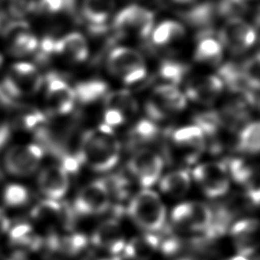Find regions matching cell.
<instances>
[{
  "instance_id": "cb8c5ba5",
  "label": "cell",
  "mask_w": 260,
  "mask_h": 260,
  "mask_svg": "<svg viewBox=\"0 0 260 260\" xmlns=\"http://www.w3.org/2000/svg\"><path fill=\"white\" fill-rule=\"evenodd\" d=\"M216 14L215 5L210 2H205L185 11L182 16L189 24L202 29V34H204L210 32L209 27L212 25Z\"/></svg>"
},
{
  "instance_id": "7c38bea8",
  "label": "cell",
  "mask_w": 260,
  "mask_h": 260,
  "mask_svg": "<svg viewBox=\"0 0 260 260\" xmlns=\"http://www.w3.org/2000/svg\"><path fill=\"white\" fill-rule=\"evenodd\" d=\"M219 42L232 53L242 54L256 41V31L252 25L241 18L229 19L220 29Z\"/></svg>"
},
{
  "instance_id": "f546056e",
  "label": "cell",
  "mask_w": 260,
  "mask_h": 260,
  "mask_svg": "<svg viewBox=\"0 0 260 260\" xmlns=\"http://www.w3.org/2000/svg\"><path fill=\"white\" fill-rule=\"evenodd\" d=\"M10 243L15 247L35 250L41 246V239L34 231L32 226L26 222L17 223L9 229Z\"/></svg>"
},
{
  "instance_id": "4fadbf2b",
  "label": "cell",
  "mask_w": 260,
  "mask_h": 260,
  "mask_svg": "<svg viewBox=\"0 0 260 260\" xmlns=\"http://www.w3.org/2000/svg\"><path fill=\"white\" fill-rule=\"evenodd\" d=\"M46 101L52 115H67L74 107V90L65 80L55 74H51L47 77Z\"/></svg>"
},
{
  "instance_id": "30bf717a",
  "label": "cell",
  "mask_w": 260,
  "mask_h": 260,
  "mask_svg": "<svg viewBox=\"0 0 260 260\" xmlns=\"http://www.w3.org/2000/svg\"><path fill=\"white\" fill-rule=\"evenodd\" d=\"M164 161L153 150H137L128 161V169L143 188H149L160 179Z\"/></svg>"
},
{
  "instance_id": "ab89813d",
  "label": "cell",
  "mask_w": 260,
  "mask_h": 260,
  "mask_svg": "<svg viewBox=\"0 0 260 260\" xmlns=\"http://www.w3.org/2000/svg\"><path fill=\"white\" fill-rule=\"evenodd\" d=\"M76 0H41L40 9L46 13H59L72 11Z\"/></svg>"
},
{
  "instance_id": "d6a6232c",
  "label": "cell",
  "mask_w": 260,
  "mask_h": 260,
  "mask_svg": "<svg viewBox=\"0 0 260 260\" xmlns=\"http://www.w3.org/2000/svg\"><path fill=\"white\" fill-rule=\"evenodd\" d=\"M187 72V67L179 62L172 60H165L159 66L158 74L167 82L176 86L179 84Z\"/></svg>"
},
{
  "instance_id": "52a82bcc",
  "label": "cell",
  "mask_w": 260,
  "mask_h": 260,
  "mask_svg": "<svg viewBox=\"0 0 260 260\" xmlns=\"http://www.w3.org/2000/svg\"><path fill=\"white\" fill-rule=\"evenodd\" d=\"M153 24V13L139 5H130L123 8L114 19V29L120 36L147 38L152 31Z\"/></svg>"
},
{
  "instance_id": "8fae6325",
  "label": "cell",
  "mask_w": 260,
  "mask_h": 260,
  "mask_svg": "<svg viewBox=\"0 0 260 260\" xmlns=\"http://www.w3.org/2000/svg\"><path fill=\"white\" fill-rule=\"evenodd\" d=\"M111 203L110 193L105 180H95L84 186L76 195L73 209L83 215L101 214Z\"/></svg>"
},
{
  "instance_id": "836d02e7",
  "label": "cell",
  "mask_w": 260,
  "mask_h": 260,
  "mask_svg": "<svg viewBox=\"0 0 260 260\" xmlns=\"http://www.w3.org/2000/svg\"><path fill=\"white\" fill-rule=\"evenodd\" d=\"M29 200V192L26 187L12 183L7 185L3 190V202L8 207H20L25 205Z\"/></svg>"
},
{
  "instance_id": "b9f144b4",
  "label": "cell",
  "mask_w": 260,
  "mask_h": 260,
  "mask_svg": "<svg viewBox=\"0 0 260 260\" xmlns=\"http://www.w3.org/2000/svg\"><path fill=\"white\" fill-rule=\"evenodd\" d=\"M10 229V220L6 213L0 208V237L7 234Z\"/></svg>"
},
{
  "instance_id": "484cf974",
  "label": "cell",
  "mask_w": 260,
  "mask_h": 260,
  "mask_svg": "<svg viewBox=\"0 0 260 260\" xmlns=\"http://www.w3.org/2000/svg\"><path fill=\"white\" fill-rule=\"evenodd\" d=\"M201 39L195 50V59L207 64H218L222 57V45L211 37L210 32L201 34Z\"/></svg>"
},
{
  "instance_id": "74e56055",
  "label": "cell",
  "mask_w": 260,
  "mask_h": 260,
  "mask_svg": "<svg viewBox=\"0 0 260 260\" xmlns=\"http://www.w3.org/2000/svg\"><path fill=\"white\" fill-rule=\"evenodd\" d=\"M243 76L249 86L253 91H257L259 88V56L256 54L254 57L250 58L241 67Z\"/></svg>"
},
{
  "instance_id": "4316f807",
  "label": "cell",
  "mask_w": 260,
  "mask_h": 260,
  "mask_svg": "<svg viewBox=\"0 0 260 260\" xmlns=\"http://www.w3.org/2000/svg\"><path fill=\"white\" fill-rule=\"evenodd\" d=\"M88 240L81 234H72L63 237H51L49 247L64 256H75L81 253L87 246Z\"/></svg>"
},
{
  "instance_id": "bcb514c9",
  "label": "cell",
  "mask_w": 260,
  "mask_h": 260,
  "mask_svg": "<svg viewBox=\"0 0 260 260\" xmlns=\"http://www.w3.org/2000/svg\"><path fill=\"white\" fill-rule=\"evenodd\" d=\"M2 64H3V56H2V54H1V52H0V68H1Z\"/></svg>"
},
{
  "instance_id": "2e32d148",
  "label": "cell",
  "mask_w": 260,
  "mask_h": 260,
  "mask_svg": "<svg viewBox=\"0 0 260 260\" xmlns=\"http://www.w3.org/2000/svg\"><path fill=\"white\" fill-rule=\"evenodd\" d=\"M91 243L113 255L123 252L126 241L120 223L116 219L103 221L93 232Z\"/></svg>"
},
{
  "instance_id": "60d3db41",
  "label": "cell",
  "mask_w": 260,
  "mask_h": 260,
  "mask_svg": "<svg viewBox=\"0 0 260 260\" xmlns=\"http://www.w3.org/2000/svg\"><path fill=\"white\" fill-rule=\"evenodd\" d=\"M126 120V117L119 111L111 108H107L104 113V124L110 128L119 126L123 124Z\"/></svg>"
},
{
  "instance_id": "d6986e66",
  "label": "cell",
  "mask_w": 260,
  "mask_h": 260,
  "mask_svg": "<svg viewBox=\"0 0 260 260\" xmlns=\"http://www.w3.org/2000/svg\"><path fill=\"white\" fill-rule=\"evenodd\" d=\"M234 244L239 255L249 258L258 247V221L254 218H245L237 221L232 230Z\"/></svg>"
},
{
  "instance_id": "4dcf8cb0",
  "label": "cell",
  "mask_w": 260,
  "mask_h": 260,
  "mask_svg": "<svg viewBox=\"0 0 260 260\" xmlns=\"http://www.w3.org/2000/svg\"><path fill=\"white\" fill-rule=\"evenodd\" d=\"M185 35L184 26L174 20H166L159 23L151 31V41L155 46H167L183 38Z\"/></svg>"
},
{
  "instance_id": "9c48e42d",
  "label": "cell",
  "mask_w": 260,
  "mask_h": 260,
  "mask_svg": "<svg viewBox=\"0 0 260 260\" xmlns=\"http://www.w3.org/2000/svg\"><path fill=\"white\" fill-rule=\"evenodd\" d=\"M192 176L202 191L210 198L224 195L230 188L226 166L218 161L203 162L195 167Z\"/></svg>"
},
{
  "instance_id": "603a6c76",
  "label": "cell",
  "mask_w": 260,
  "mask_h": 260,
  "mask_svg": "<svg viewBox=\"0 0 260 260\" xmlns=\"http://www.w3.org/2000/svg\"><path fill=\"white\" fill-rule=\"evenodd\" d=\"M191 186L190 174L185 170L173 171L159 179V189L165 194L179 198L186 195Z\"/></svg>"
},
{
  "instance_id": "d4e9b609",
  "label": "cell",
  "mask_w": 260,
  "mask_h": 260,
  "mask_svg": "<svg viewBox=\"0 0 260 260\" xmlns=\"http://www.w3.org/2000/svg\"><path fill=\"white\" fill-rule=\"evenodd\" d=\"M114 8V0H83L82 13L90 25L99 27L105 24Z\"/></svg>"
},
{
  "instance_id": "7bdbcfd3",
  "label": "cell",
  "mask_w": 260,
  "mask_h": 260,
  "mask_svg": "<svg viewBox=\"0 0 260 260\" xmlns=\"http://www.w3.org/2000/svg\"><path fill=\"white\" fill-rule=\"evenodd\" d=\"M228 260H249V258L238 254V255H236V256H234V257H231V258L228 259Z\"/></svg>"
},
{
  "instance_id": "7402d4cb",
  "label": "cell",
  "mask_w": 260,
  "mask_h": 260,
  "mask_svg": "<svg viewBox=\"0 0 260 260\" xmlns=\"http://www.w3.org/2000/svg\"><path fill=\"white\" fill-rule=\"evenodd\" d=\"M159 238L152 234L134 237L126 242L123 249L125 256L131 260H149L156 249H158Z\"/></svg>"
},
{
  "instance_id": "ac0fdd59",
  "label": "cell",
  "mask_w": 260,
  "mask_h": 260,
  "mask_svg": "<svg viewBox=\"0 0 260 260\" xmlns=\"http://www.w3.org/2000/svg\"><path fill=\"white\" fill-rule=\"evenodd\" d=\"M5 41L9 52L15 56L28 55L39 47L38 39L23 22L9 25L5 34Z\"/></svg>"
},
{
  "instance_id": "6da1fadb",
  "label": "cell",
  "mask_w": 260,
  "mask_h": 260,
  "mask_svg": "<svg viewBox=\"0 0 260 260\" xmlns=\"http://www.w3.org/2000/svg\"><path fill=\"white\" fill-rule=\"evenodd\" d=\"M120 151V143L112 128L103 124L83 133L76 156L95 172H108L117 165Z\"/></svg>"
},
{
  "instance_id": "8992f818",
  "label": "cell",
  "mask_w": 260,
  "mask_h": 260,
  "mask_svg": "<svg viewBox=\"0 0 260 260\" xmlns=\"http://www.w3.org/2000/svg\"><path fill=\"white\" fill-rule=\"evenodd\" d=\"M43 84V78L30 63L17 62L10 66L5 77L4 86L7 92L16 98L29 96L37 93Z\"/></svg>"
},
{
  "instance_id": "44dd1931",
  "label": "cell",
  "mask_w": 260,
  "mask_h": 260,
  "mask_svg": "<svg viewBox=\"0 0 260 260\" xmlns=\"http://www.w3.org/2000/svg\"><path fill=\"white\" fill-rule=\"evenodd\" d=\"M56 53L73 62H82L88 56L86 40L79 32H69L60 40H56Z\"/></svg>"
},
{
  "instance_id": "83f0119b",
  "label": "cell",
  "mask_w": 260,
  "mask_h": 260,
  "mask_svg": "<svg viewBox=\"0 0 260 260\" xmlns=\"http://www.w3.org/2000/svg\"><path fill=\"white\" fill-rule=\"evenodd\" d=\"M106 108L115 109L127 117L134 115L138 110V105L135 98L130 91L125 89H118L107 92L104 98Z\"/></svg>"
},
{
  "instance_id": "ffe728a7",
  "label": "cell",
  "mask_w": 260,
  "mask_h": 260,
  "mask_svg": "<svg viewBox=\"0 0 260 260\" xmlns=\"http://www.w3.org/2000/svg\"><path fill=\"white\" fill-rule=\"evenodd\" d=\"M31 216L42 222L62 223L68 226L71 222V211L58 200L45 199L35 206L31 210Z\"/></svg>"
},
{
  "instance_id": "e0dca14e",
  "label": "cell",
  "mask_w": 260,
  "mask_h": 260,
  "mask_svg": "<svg viewBox=\"0 0 260 260\" xmlns=\"http://www.w3.org/2000/svg\"><path fill=\"white\" fill-rule=\"evenodd\" d=\"M172 138L176 148L183 152L187 159L194 160L206 146L205 136L197 125L184 126L177 129Z\"/></svg>"
},
{
  "instance_id": "ba28073f",
  "label": "cell",
  "mask_w": 260,
  "mask_h": 260,
  "mask_svg": "<svg viewBox=\"0 0 260 260\" xmlns=\"http://www.w3.org/2000/svg\"><path fill=\"white\" fill-rule=\"evenodd\" d=\"M187 104L184 93L171 84H159L154 87L146 102L145 111L152 120H162L171 114L182 111Z\"/></svg>"
},
{
  "instance_id": "e575fe53",
  "label": "cell",
  "mask_w": 260,
  "mask_h": 260,
  "mask_svg": "<svg viewBox=\"0 0 260 260\" xmlns=\"http://www.w3.org/2000/svg\"><path fill=\"white\" fill-rule=\"evenodd\" d=\"M229 175L241 184H249L253 180L255 174L251 164L246 161L244 158H233L226 166Z\"/></svg>"
},
{
  "instance_id": "f6af8a7d",
  "label": "cell",
  "mask_w": 260,
  "mask_h": 260,
  "mask_svg": "<svg viewBox=\"0 0 260 260\" xmlns=\"http://www.w3.org/2000/svg\"><path fill=\"white\" fill-rule=\"evenodd\" d=\"M170 1L179 2V3H187V2H190V1H193V0H170Z\"/></svg>"
},
{
  "instance_id": "1f68e13d",
  "label": "cell",
  "mask_w": 260,
  "mask_h": 260,
  "mask_svg": "<svg viewBox=\"0 0 260 260\" xmlns=\"http://www.w3.org/2000/svg\"><path fill=\"white\" fill-rule=\"evenodd\" d=\"M260 125L257 121L246 125L240 132L237 147L248 153H257L260 148Z\"/></svg>"
},
{
  "instance_id": "7a4b0ae2",
  "label": "cell",
  "mask_w": 260,
  "mask_h": 260,
  "mask_svg": "<svg viewBox=\"0 0 260 260\" xmlns=\"http://www.w3.org/2000/svg\"><path fill=\"white\" fill-rule=\"evenodd\" d=\"M127 213L140 229L154 233L166 222L167 210L158 194L150 189L141 190L130 201Z\"/></svg>"
},
{
  "instance_id": "f35d334b",
  "label": "cell",
  "mask_w": 260,
  "mask_h": 260,
  "mask_svg": "<svg viewBox=\"0 0 260 260\" xmlns=\"http://www.w3.org/2000/svg\"><path fill=\"white\" fill-rule=\"evenodd\" d=\"M105 181L111 198L114 196L115 198L122 199L127 196L129 192V182L124 177L117 175Z\"/></svg>"
},
{
  "instance_id": "ee69618b",
  "label": "cell",
  "mask_w": 260,
  "mask_h": 260,
  "mask_svg": "<svg viewBox=\"0 0 260 260\" xmlns=\"http://www.w3.org/2000/svg\"><path fill=\"white\" fill-rule=\"evenodd\" d=\"M101 260H121V259L119 257H117V256H112V257L104 258V259H101Z\"/></svg>"
},
{
  "instance_id": "5bb4252c",
  "label": "cell",
  "mask_w": 260,
  "mask_h": 260,
  "mask_svg": "<svg viewBox=\"0 0 260 260\" xmlns=\"http://www.w3.org/2000/svg\"><path fill=\"white\" fill-rule=\"evenodd\" d=\"M38 186L47 199L59 200L68 191V172L62 166L44 168L38 176Z\"/></svg>"
},
{
  "instance_id": "277c9868",
  "label": "cell",
  "mask_w": 260,
  "mask_h": 260,
  "mask_svg": "<svg viewBox=\"0 0 260 260\" xmlns=\"http://www.w3.org/2000/svg\"><path fill=\"white\" fill-rule=\"evenodd\" d=\"M172 220L180 230L200 233L208 237L213 221V211L202 202H185L173 209Z\"/></svg>"
},
{
  "instance_id": "9a60e30c",
  "label": "cell",
  "mask_w": 260,
  "mask_h": 260,
  "mask_svg": "<svg viewBox=\"0 0 260 260\" xmlns=\"http://www.w3.org/2000/svg\"><path fill=\"white\" fill-rule=\"evenodd\" d=\"M223 88L217 75H203L192 78L186 86V95L193 102L210 105L216 101Z\"/></svg>"
},
{
  "instance_id": "3957f363",
  "label": "cell",
  "mask_w": 260,
  "mask_h": 260,
  "mask_svg": "<svg viewBox=\"0 0 260 260\" xmlns=\"http://www.w3.org/2000/svg\"><path fill=\"white\" fill-rule=\"evenodd\" d=\"M109 71L121 78L126 84L140 82L146 76V67L142 55L128 47H118L108 56Z\"/></svg>"
},
{
  "instance_id": "5b68a950",
  "label": "cell",
  "mask_w": 260,
  "mask_h": 260,
  "mask_svg": "<svg viewBox=\"0 0 260 260\" xmlns=\"http://www.w3.org/2000/svg\"><path fill=\"white\" fill-rule=\"evenodd\" d=\"M43 156L44 150L39 144H16L5 151L3 167L11 176L27 177L38 170Z\"/></svg>"
},
{
  "instance_id": "d590c367",
  "label": "cell",
  "mask_w": 260,
  "mask_h": 260,
  "mask_svg": "<svg viewBox=\"0 0 260 260\" xmlns=\"http://www.w3.org/2000/svg\"><path fill=\"white\" fill-rule=\"evenodd\" d=\"M158 134L155 124L149 120L139 121L131 131V137L136 143H145L153 140Z\"/></svg>"
},
{
  "instance_id": "8d00e7d4",
  "label": "cell",
  "mask_w": 260,
  "mask_h": 260,
  "mask_svg": "<svg viewBox=\"0 0 260 260\" xmlns=\"http://www.w3.org/2000/svg\"><path fill=\"white\" fill-rule=\"evenodd\" d=\"M216 12L222 17L240 18L247 11V3L245 0H219L215 6Z\"/></svg>"
},
{
  "instance_id": "f1b7e54d",
  "label": "cell",
  "mask_w": 260,
  "mask_h": 260,
  "mask_svg": "<svg viewBox=\"0 0 260 260\" xmlns=\"http://www.w3.org/2000/svg\"><path fill=\"white\" fill-rule=\"evenodd\" d=\"M73 90L75 100H78L81 104L87 105L104 99L108 92V85L102 80L92 79L77 83Z\"/></svg>"
}]
</instances>
